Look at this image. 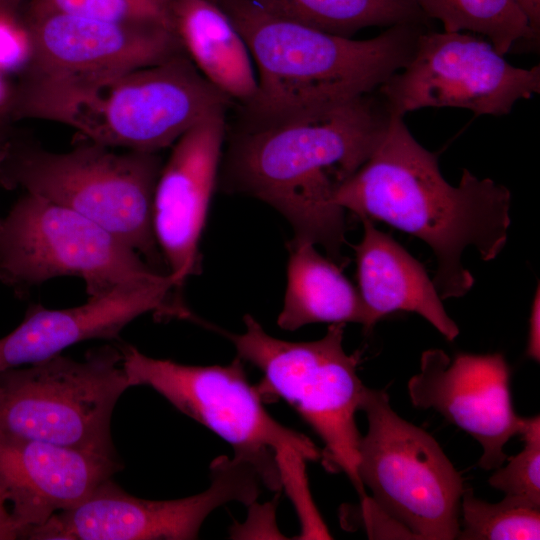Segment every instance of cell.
<instances>
[{"label": "cell", "instance_id": "1", "mask_svg": "<svg viewBox=\"0 0 540 540\" xmlns=\"http://www.w3.org/2000/svg\"><path fill=\"white\" fill-rule=\"evenodd\" d=\"M373 93L279 122L244 123L229 139L224 190L274 207L291 224L292 242L323 246L343 263L345 210L335 195L371 156L390 119Z\"/></svg>", "mask_w": 540, "mask_h": 540}, {"label": "cell", "instance_id": "2", "mask_svg": "<svg viewBox=\"0 0 540 540\" xmlns=\"http://www.w3.org/2000/svg\"><path fill=\"white\" fill-rule=\"evenodd\" d=\"M334 200L361 220H381L423 240L437 260L432 280L441 299L464 296L474 284L463 265L466 248L474 247L483 261L493 260L505 246L511 222L505 186L466 169L458 186L451 185L437 155L395 114L371 156Z\"/></svg>", "mask_w": 540, "mask_h": 540}, {"label": "cell", "instance_id": "3", "mask_svg": "<svg viewBox=\"0 0 540 540\" xmlns=\"http://www.w3.org/2000/svg\"><path fill=\"white\" fill-rule=\"evenodd\" d=\"M217 3L258 70L256 93L242 104L245 124L279 122L376 92L408 63L422 31L397 25L355 40L272 15L252 0Z\"/></svg>", "mask_w": 540, "mask_h": 540}, {"label": "cell", "instance_id": "4", "mask_svg": "<svg viewBox=\"0 0 540 540\" xmlns=\"http://www.w3.org/2000/svg\"><path fill=\"white\" fill-rule=\"evenodd\" d=\"M232 99L211 84L184 51L160 63L97 78H26L11 114L53 121L88 142L158 152Z\"/></svg>", "mask_w": 540, "mask_h": 540}, {"label": "cell", "instance_id": "5", "mask_svg": "<svg viewBox=\"0 0 540 540\" xmlns=\"http://www.w3.org/2000/svg\"><path fill=\"white\" fill-rule=\"evenodd\" d=\"M161 168L156 152H116L87 141L56 153L11 140L0 184L75 211L118 237L156 269L162 258L152 208Z\"/></svg>", "mask_w": 540, "mask_h": 540}, {"label": "cell", "instance_id": "6", "mask_svg": "<svg viewBox=\"0 0 540 540\" xmlns=\"http://www.w3.org/2000/svg\"><path fill=\"white\" fill-rule=\"evenodd\" d=\"M243 320L244 332L220 333L240 359L262 371L261 395L288 402L322 440L325 468L345 473L360 499L367 497L357 470L361 435L355 421L366 386L357 374L359 355L344 350L345 324H331L319 340L290 342L269 335L249 314Z\"/></svg>", "mask_w": 540, "mask_h": 540}, {"label": "cell", "instance_id": "7", "mask_svg": "<svg viewBox=\"0 0 540 540\" xmlns=\"http://www.w3.org/2000/svg\"><path fill=\"white\" fill-rule=\"evenodd\" d=\"M120 350L130 387L154 389L228 442L233 457L250 464L268 489L277 491L282 485L279 458L322 459V451L307 436L267 412L239 357L226 366H193L146 356L131 345H122Z\"/></svg>", "mask_w": 540, "mask_h": 540}, {"label": "cell", "instance_id": "8", "mask_svg": "<svg viewBox=\"0 0 540 540\" xmlns=\"http://www.w3.org/2000/svg\"><path fill=\"white\" fill-rule=\"evenodd\" d=\"M120 348L60 354L0 371V437L45 441L115 456L110 423L129 388Z\"/></svg>", "mask_w": 540, "mask_h": 540}, {"label": "cell", "instance_id": "9", "mask_svg": "<svg viewBox=\"0 0 540 540\" xmlns=\"http://www.w3.org/2000/svg\"><path fill=\"white\" fill-rule=\"evenodd\" d=\"M62 276L82 279L92 297L119 286L159 282L168 273L93 221L26 193L1 219L0 281L22 298Z\"/></svg>", "mask_w": 540, "mask_h": 540}, {"label": "cell", "instance_id": "10", "mask_svg": "<svg viewBox=\"0 0 540 540\" xmlns=\"http://www.w3.org/2000/svg\"><path fill=\"white\" fill-rule=\"evenodd\" d=\"M360 410L367 433L358 448V475L371 500L414 539L458 538L465 489L438 442L400 417L385 391L365 387Z\"/></svg>", "mask_w": 540, "mask_h": 540}, {"label": "cell", "instance_id": "11", "mask_svg": "<svg viewBox=\"0 0 540 540\" xmlns=\"http://www.w3.org/2000/svg\"><path fill=\"white\" fill-rule=\"evenodd\" d=\"M377 92L390 114L402 117L428 107L503 116L540 93V67L511 65L471 32L421 31L408 63Z\"/></svg>", "mask_w": 540, "mask_h": 540}, {"label": "cell", "instance_id": "12", "mask_svg": "<svg viewBox=\"0 0 540 540\" xmlns=\"http://www.w3.org/2000/svg\"><path fill=\"white\" fill-rule=\"evenodd\" d=\"M262 484L255 469L235 457L211 464V484L194 496L145 500L126 493L112 479L74 508L52 515L27 531L30 540L196 539L208 515L229 502L253 504Z\"/></svg>", "mask_w": 540, "mask_h": 540}, {"label": "cell", "instance_id": "13", "mask_svg": "<svg viewBox=\"0 0 540 540\" xmlns=\"http://www.w3.org/2000/svg\"><path fill=\"white\" fill-rule=\"evenodd\" d=\"M407 387L415 407L439 412L481 445L479 467L495 470L507 461L504 447L519 435L524 417L514 411L502 354L459 353L451 359L441 349L426 350Z\"/></svg>", "mask_w": 540, "mask_h": 540}, {"label": "cell", "instance_id": "14", "mask_svg": "<svg viewBox=\"0 0 540 540\" xmlns=\"http://www.w3.org/2000/svg\"><path fill=\"white\" fill-rule=\"evenodd\" d=\"M21 15L33 47L25 71L30 79L97 78L154 65L183 51L173 30L161 25L59 12Z\"/></svg>", "mask_w": 540, "mask_h": 540}, {"label": "cell", "instance_id": "15", "mask_svg": "<svg viewBox=\"0 0 540 540\" xmlns=\"http://www.w3.org/2000/svg\"><path fill=\"white\" fill-rule=\"evenodd\" d=\"M226 111L207 116L172 146L153 195L152 225L176 291L200 270L199 242L214 192Z\"/></svg>", "mask_w": 540, "mask_h": 540}, {"label": "cell", "instance_id": "16", "mask_svg": "<svg viewBox=\"0 0 540 540\" xmlns=\"http://www.w3.org/2000/svg\"><path fill=\"white\" fill-rule=\"evenodd\" d=\"M173 290L168 274L159 282L119 286L88 297L73 308L32 304L20 325L0 338V371L45 360L85 340L117 339L124 327L146 313L163 320L193 318Z\"/></svg>", "mask_w": 540, "mask_h": 540}, {"label": "cell", "instance_id": "17", "mask_svg": "<svg viewBox=\"0 0 540 540\" xmlns=\"http://www.w3.org/2000/svg\"><path fill=\"white\" fill-rule=\"evenodd\" d=\"M121 468L115 456L45 441L0 437V487L23 538L76 507Z\"/></svg>", "mask_w": 540, "mask_h": 540}, {"label": "cell", "instance_id": "18", "mask_svg": "<svg viewBox=\"0 0 540 540\" xmlns=\"http://www.w3.org/2000/svg\"><path fill=\"white\" fill-rule=\"evenodd\" d=\"M362 222L364 234L354 249L359 293L368 313L367 332L386 315L407 311L419 314L453 341L459 328L446 313L423 265L372 220Z\"/></svg>", "mask_w": 540, "mask_h": 540}, {"label": "cell", "instance_id": "19", "mask_svg": "<svg viewBox=\"0 0 540 540\" xmlns=\"http://www.w3.org/2000/svg\"><path fill=\"white\" fill-rule=\"evenodd\" d=\"M171 27L183 51L216 88L241 105L256 93L249 49L226 12L210 0H173Z\"/></svg>", "mask_w": 540, "mask_h": 540}, {"label": "cell", "instance_id": "20", "mask_svg": "<svg viewBox=\"0 0 540 540\" xmlns=\"http://www.w3.org/2000/svg\"><path fill=\"white\" fill-rule=\"evenodd\" d=\"M287 285L277 324L293 331L307 324L359 323L368 330V313L359 291L332 260L307 242L288 244Z\"/></svg>", "mask_w": 540, "mask_h": 540}, {"label": "cell", "instance_id": "21", "mask_svg": "<svg viewBox=\"0 0 540 540\" xmlns=\"http://www.w3.org/2000/svg\"><path fill=\"white\" fill-rule=\"evenodd\" d=\"M266 12L317 30L350 37L372 26L419 25L415 0H252Z\"/></svg>", "mask_w": 540, "mask_h": 540}, {"label": "cell", "instance_id": "22", "mask_svg": "<svg viewBox=\"0 0 540 540\" xmlns=\"http://www.w3.org/2000/svg\"><path fill=\"white\" fill-rule=\"evenodd\" d=\"M424 16L444 31H467L488 38L501 55L520 41L539 37L517 0H415Z\"/></svg>", "mask_w": 540, "mask_h": 540}, {"label": "cell", "instance_id": "23", "mask_svg": "<svg viewBox=\"0 0 540 540\" xmlns=\"http://www.w3.org/2000/svg\"><path fill=\"white\" fill-rule=\"evenodd\" d=\"M464 540H538L540 508L505 496L498 503L477 498L472 488H465L461 501Z\"/></svg>", "mask_w": 540, "mask_h": 540}, {"label": "cell", "instance_id": "24", "mask_svg": "<svg viewBox=\"0 0 540 540\" xmlns=\"http://www.w3.org/2000/svg\"><path fill=\"white\" fill-rule=\"evenodd\" d=\"M172 2L173 0H28L22 9L27 13H69L115 23L156 24L172 30Z\"/></svg>", "mask_w": 540, "mask_h": 540}, {"label": "cell", "instance_id": "25", "mask_svg": "<svg viewBox=\"0 0 540 540\" xmlns=\"http://www.w3.org/2000/svg\"><path fill=\"white\" fill-rule=\"evenodd\" d=\"M524 447L489 477L488 483L505 496L540 508V417L525 418L519 432Z\"/></svg>", "mask_w": 540, "mask_h": 540}, {"label": "cell", "instance_id": "26", "mask_svg": "<svg viewBox=\"0 0 540 540\" xmlns=\"http://www.w3.org/2000/svg\"><path fill=\"white\" fill-rule=\"evenodd\" d=\"M32 53L31 36L21 11L0 8V72L4 75L25 72Z\"/></svg>", "mask_w": 540, "mask_h": 540}, {"label": "cell", "instance_id": "27", "mask_svg": "<svg viewBox=\"0 0 540 540\" xmlns=\"http://www.w3.org/2000/svg\"><path fill=\"white\" fill-rule=\"evenodd\" d=\"M539 287L535 293L531 314L529 318V331L527 340V355L533 360H540V300Z\"/></svg>", "mask_w": 540, "mask_h": 540}, {"label": "cell", "instance_id": "28", "mask_svg": "<svg viewBox=\"0 0 540 540\" xmlns=\"http://www.w3.org/2000/svg\"><path fill=\"white\" fill-rule=\"evenodd\" d=\"M17 538H19V532L13 521L10 510L7 508V500L0 487V540H12Z\"/></svg>", "mask_w": 540, "mask_h": 540}, {"label": "cell", "instance_id": "29", "mask_svg": "<svg viewBox=\"0 0 540 540\" xmlns=\"http://www.w3.org/2000/svg\"><path fill=\"white\" fill-rule=\"evenodd\" d=\"M526 15L532 29L539 34L540 0H517Z\"/></svg>", "mask_w": 540, "mask_h": 540}, {"label": "cell", "instance_id": "30", "mask_svg": "<svg viewBox=\"0 0 540 540\" xmlns=\"http://www.w3.org/2000/svg\"><path fill=\"white\" fill-rule=\"evenodd\" d=\"M13 99L14 92L10 90L4 74L0 72V118L7 112L11 113ZM0 134L5 135L2 131H0Z\"/></svg>", "mask_w": 540, "mask_h": 540}, {"label": "cell", "instance_id": "31", "mask_svg": "<svg viewBox=\"0 0 540 540\" xmlns=\"http://www.w3.org/2000/svg\"><path fill=\"white\" fill-rule=\"evenodd\" d=\"M28 0H0V8L20 12Z\"/></svg>", "mask_w": 540, "mask_h": 540}, {"label": "cell", "instance_id": "32", "mask_svg": "<svg viewBox=\"0 0 540 540\" xmlns=\"http://www.w3.org/2000/svg\"><path fill=\"white\" fill-rule=\"evenodd\" d=\"M11 143V139L9 140H0V169L2 166V163L7 155L9 146ZM0 225H1V219H0Z\"/></svg>", "mask_w": 540, "mask_h": 540}, {"label": "cell", "instance_id": "33", "mask_svg": "<svg viewBox=\"0 0 540 540\" xmlns=\"http://www.w3.org/2000/svg\"><path fill=\"white\" fill-rule=\"evenodd\" d=\"M0 140H8L7 136L0 134Z\"/></svg>", "mask_w": 540, "mask_h": 540}, {"label": "cell", "instance_id": "34", "mask_svg": "<svg viewBox=\"0 0 540 540\" xmlns=\"http://www.w3.org/2000/svg\"><path fill=\"white\" fill-rule=\"evenodd\" d=\"M210 1H213V2H215V3H217V2H218V0H210Z\"/></svg>", "mask_w": 540, "mask_h": 540}]
</instances>
